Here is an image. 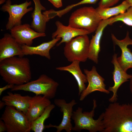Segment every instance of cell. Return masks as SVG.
Instances as JSON below:
<instances>
[{"mask_svg":"<svg viewBox=\"0 0 132 132\" xmlns=\"http://www.w3.org/2000/svg\"><path fill=\"white\" fill-rule=\"evenodd\" d=\"M10 31L11 35L21 45L31 46L33 39L46 36L45 33H40L35 31L28 24L15 26Z\"/></svg>","mask_w":132,"mask_h":132,"instance_id":"11","label":"cell"},{"mask_svg":"<svg viewBox=\"0 0 132 132\" xmlns=\"http://www.w3.org/2000/svg\"><path fill=\"white\" fill-rule=\"evenodd\" d=\"M109 25V19L102 20L90 41L88 59L97 64L100 51V43L104 30Z\"/></svg>","mask_w":132,"mask_h":132,"instance_id":"17","label":"cell"},{"mask_svg":"<svg viewBox=\"0 0 132 132\" xmlns=\"http://www.w3.org/2000/svg\"><path fill=\"white\" fill-rule=\"evenodd\" d=\"M132 77L130 78V88L131 92L132 95V74H131Z\"/></svg>","mask_w":132,"mask_h":132,"instance_id":"29","label":"cell"},{"mask_svg":"<svg viewBox=\"0 0 132 132\" xmlns=\"http://www.w3.org/2000/svg\"><path fill=\"white\" fill-rule=\"evenodd\" d=\"M55 105L51 104L47 106L42 114L34 121L31 122V130L35 132H42L45 128L44 122L50 116L52 111Z\"/></svg>","mask_w":132,"mask_h":132,"instance_id":"23","label":"cell"},{"mask_svg":"<svg viewBox=\"0 0 132 132\" xmlns=\"http://www.w3.org/2000/svg\"><path fill=\"white\" fill-rule=\"evenodd\" d=\"M127 1L130 4L131 6L132 7V0H125Z\"/></svg>","mask_w":132,"mask_h":132,"instance_id":"31","label":"cell"},{"mask_svg":"<svg viewBox=\"0 0 132 132\" xmlns=\"http://www.w3.org/2000/svg\"><path fill=\"white\" fill-rule=\"evenodd\" d=\"M117 54H114L112 56L111 63L114 66L112 72L114 85L110 87L108 90L113 93L112 96L109 99L110 102H117L118 100L117 92L120 87L124 83L128 81L132 77L131 74L127 73L121 66L117 60Z\"/></svg>","mask_w":132,"mask_h":132,"instance_id":"12","label":"cell"},{"mask_svg":"<svg viewBox=\"0 0 132 132\" xmlns=\"http://www.w3.org/2000/svg\"><path fill=\"white\" fill-rule=\"evenodd\" d=\"M103 113V132H132V103L111 102Z\"/></svg>","mask_w":132,"mask_h":132,"instance_id":"1","label":"cell"},{"mask_svg":"<svg viewBox=\"0 0 132 132\" xmlns=\"http://www.w3.org/2000/svg\"><path fill=\"white\" fill-rule=\"evenodd\" d=\"M69 65L65 66H59L56 68L57 70L67 71L71 74L77 81L78 87V95L79 96L86 88L85 83L87 80L85 74L82 72L80 66V62L74 61Z\"/></svg>","mask_w":132,"mask_h":132,"instance_id":"21","label":"cell"},{"mask_svg":"<svg viewBox=\"0 0 132 132\" xmlns=\"http://www.w3.org/2000/svg\"><path fill=\"white\" fill-rule=\"evenodd\" d=\"M101 21L96 9L91 6L84 7L71 14L68 25L85 30L90 33L96 31Z\"/></svg>","mask_w":132,"mask_h":132,"instance_id":"4","label":"cell"},{"mask_svg":"<svg viewBox=\"0 0 132 132\" xmlns=\"http://www.w3.org/2000/svg\"><path fill=\"white\" fill-rule=\"evenodd\" d=\"M54 102L56 106L60 108V111L62 113V119L58 125L49 124L45 126V128H54L56 129V132H60L63 130L67 132H71L72 131L73 127L71 122L73 107L77 104L76 100L73 99L67 103L64 99H55Z\"/></svg>","mask_w":132,"mask_h":132,"instance_id":"9","label":"cell"},{"mask_svg":"<svg viewBox=\"0 0 132 132\" xmlns=\"http://www.w3.org/2000/svg\"><path fill=\"white\" fill-rule=\"evenodd\" d=\"M7 94L2 98V100L5 102L6 105L13 106L25 114L29 107V101L31 97L22 96L19 94L13 93L10 92H8Z\"/></svg>","mask_w":132,"mask_h":132,"instance_id":"20","label":"cell"},{"mask_svg":"<svg viewBox=\"0 0 132 132\" xmlns=\"http://www.w3.org/2000/svg\"><path fill=\"white\" fill-rule=\"evenodd\" d=\"M14 86V85L8 84L5 86L3 87L0 88V95L1 96L3 91L4 90L8 89L10 88L11 89H12L13 88Z\"/></svg>","mask_w":132,"mask_h":132,"instance_id":"27","label":"cell"},{"mask_svg":"<svg viewBox=\"0 0 132 132\" xmlns=\"http://www.w3.org/2000/svg\"><path fill=\"white\" fill-rule=\"evenodd\" d=\"M59 85L57 82L52 78L43 74L36 80L21 85H14L11 91L31 92L36 95H42L50 99L55 96Z\"/></svg>","mask_w":132,"mask_h":132,"instance_id":"5","label":"cell"},{"mask_svg":"<svg viewBox=\"0 0 132 132\" xmlns=\"http://www.w3.org/2000/svg\"><path fill=\"white\" fill-rule=\"evenodd\" d=\"M130 7L129 3L124 0L120 4L114 7L103 8L98 7L96 9L101 19L103 20L123 13Z\"/></svg>","mask_w":132,"mask_h":132,"instance_id":"22","label":"cell"},{"mask_svg":"<svg viewBox=\"0 0 132 132\" xmlns=\"http://www.w3.org/2000/svg\"><path fill=\"white\" fill-rule=\"evenodd\" d=\"M0 119L4 122L7 132H30L31 122L25 114L15 107L6 106Z\"/></svg>","mask_w":132,"mask_h":132,"instance_id":"6","label":"cell"},{"mask_svg":"<svg viewBox=\"0 0 132 132\" xmlns=\"http://www.w3.org/2000/svg\"><path fill=\"white\" fill-rule=\"evenodd\" d=\"M57 29L52 35V39L60 38L62 40L56 45L58 46L63 43H67L74 38L78 36L88 35L90 33L88 31L83 29L76 28L68 25H64L59 21L55 22Z\"/></svg>","mask_w":132,"mask_h":132,"instance_id":"15","label":"cell"},{"mask_svg":"<svg viewBox=\"0 0 132 132\" xmlns=\"http://www.w3.org/2000/svg\"><path fill=\"white\" fill-rule=\"evenodd\" d=\"M120 0H101L99 3V7L103 8L110 7L117 3Z\"/></svg>","mask_w":132,"mask_h":132,"instance_id":"25","label":"cell"},{"mask_svg":"<svg viewBox=\"0 0 132 132\" xmlns=\"http://www.w3.org/2000/svg\"><path fill=\"white\" fill-rule=\"evenodd\" d=\"M97 107L96 100L94 99L93 108L90 111L83 112V109L80 107L73 111L72 119L74 121V126L72 131L80 132L85 130L90 132H103L104 128L103 122V112L97 119H93Z\"/></svg>","mask_w":132,"mask_h":132,"instance_id":"3","label":"cell"},{"mask_svg":"<svg viewBox=\"0 0 132 132\" xmlns=\"http://www.w3.org/2000/svg\"><path fill=\"white\" fill-rule=\"evenodd\" d=\"M5 105H6L5 103L4 102L2 101H0V109H2Z\"/></svg>","mask_w":132,"mask_h":132,"instance_id":"30","label":"cell"},{"mask_svg":"<svg viewBox=\"0 0 132 132\" xmlns=\"http://www.w3.org/2000/svg\"><path fill=\"white\" fill-rule=\"evenodd\" d=\"M109 25L121 21L127 25L132 26V7H130L124 12L109 19Z\"/></svg>","mask_w":132,"mask_h":132,"instance_id":"24","label":"cell"},{"mask_svg":"<svg viewBox=\"0 0 132 132\" xmlns=\"http://www.w3.org/2000/svg\"><path fill=\"white\" fill-rule=\"evenodd\" d=\"M55 7L59 8L62 6V0H48Z\"/></svg>","mask_w":132,"mask_h":132,"instance_id":"26","label":"cell"},{"mask_svg":"<svg viewBox=\"0 0 132 132\" xmlns=\"http://www.w3.org/2000/svg\"><path fill=\"white\" fill-rule=\"evenodd\" d=\"M0 75L8 84L18 85L30 81L32 73L29 59L14 56L0 61Z\"/></svg>","mask_w":132,"mask_h":132,"instance_id":"2","label":"cell"},{"mask_svg":"<svg viewBox=\"0 0 132 132\" xmlns=\"http://www.w3.org/2000/svg\"><path fill=\"white\" fill-rule=\"evenodd\" d=\"M32 4L31 1L27 0L21 4H12L11 0H7L1 8L4 12H8L9 15L8 21L6 25V29L10 30L15 26L22 24L21 19L27 12L33 10V8H28Z\"/></svg>","mask_w":132,"mask_h":132,"instance_id":"8","label":"cell"},{"mask_svg":"<svg viewBox=\"0 0 132 132\" xmlns=\"http://www.w3.org/2000/svg\"><path fill=\"white\" fill-rule=\"evenodd\" d=\"M111 38L114 43L118 45L121 50V56L117 58L121 67L126 71L130 68H132V52L128 47L129 45H132V39L129 36V32H127L123 39H118L113 34H111Z\"/></svg>","mask_w":132,"mask_h":132,"instance_id":"14","label":"cell"},{"mask_svg":"<svg viewBox=\"0 0 132 132\" xmlns=\"http://www.w3.org/2000/svg\"><path fill=\"white\" fill-rule=\"evenodd\" d=\"M29 102V107L25 115L31 122L38 118L51 104L49 99L41 95L31 97Z\"/></svg>","mask_w":132,"mask_h":132,"instance_id":"16","label":"cell"},{"mask_svg":"<svg viewBox=\"0 0 132 132\" xmlns=\"http://www.w3.org/2000/svg\"><path fill=\"white\" fill-rule=\"evenodd\" d=\"M6 0H0V4H1L4 3L5 2H6Z\"/></svg>","mask_w":132,"mask_h":132,"instance_id":"32","label":"cell"},{"mask_svg":"<svg viewBox=\"0 0 132 132\" xmlns=\"http://www.w3.org/2000/svg\"><path fill=\"white\" fill-rule=\"evenodd\" d=\"M24 55L22 45L11 34H5L0 40V62L13 56L23 57Z\"/></svg>","mask_w":132,"mask_h":132,"instance_id":"13","label":"cell"},{"mask_svg":"<svg viewBox=\"0 0 132 132\" xmlns=\"http://www.w3.org/2000/svg\"><path fill=\"white\" fill-rule=\"evenodd\" d=\"M7 131V129L4 122L1 120H0V132Z\"/></svg>","mask_w":132,"mask_h":132,"instance_id":"28","label":"cell"},{"mask_svg":"<svg viewBox=\"0 0 132 132\" xmlns=\"http://www.w3.org/2000/svg\"><path fill=\"white\" fill-rule=\"evenodd\" d=\"M61 39L60 38H54L50 41L44 42L35 46L22 45V52L24 55H38L50 60L51 59L50 50Z\"/></svg>","mask_w":132,"mask_h":132,"instance_id":"19","label":"cell"},{"mask_svg":"<svg viewBox=\"0 0 132 132\" xmlns=\"http://www.w3.org/2000/svg\"><path fill=\"white\" fill-rule=\"evenodd\" d=\"M34 3V9L32 13L33 20L31 27L36 31L45 33L46 23L50 19L45 14L42 13V11L46 10L41 4L40 0H33Z\"/></svg>","mask_w":132,"mask_h":132,"instance_id":"18","label":"cell"},{"mask_svg":"<svg viewBox=\"0 0 132 132\" xmlns=\"http://www.w3.org/2000/svg\"><path fill=\"white\" fill-rule=\"evenodd\" d=\"M90 42L86 35L77 36L65 43L63 53L67 61L86 62L88 59Z\"/></svg>","mask_w":132,"mask_h":132,"instance_id":"7","label":"cell"},{"mask_svg":"<svg viewBox=\"0 0 132 132\" xmlns=\"http://www.w3.org/2000/svg\"><path fill=\"white\" fill-rule=\"evenodd\" d=\"M84 71L86 76L88 84L79 96L80 101H83L88 95L96 91L107 94L110 93V91L106 89L104 78L98 73L95 66H92L91 70L84 69Z\"/></svg>","mask_w":132,"mask_h":132,"instance_id":"10","label":"cell"}]
</instances>
